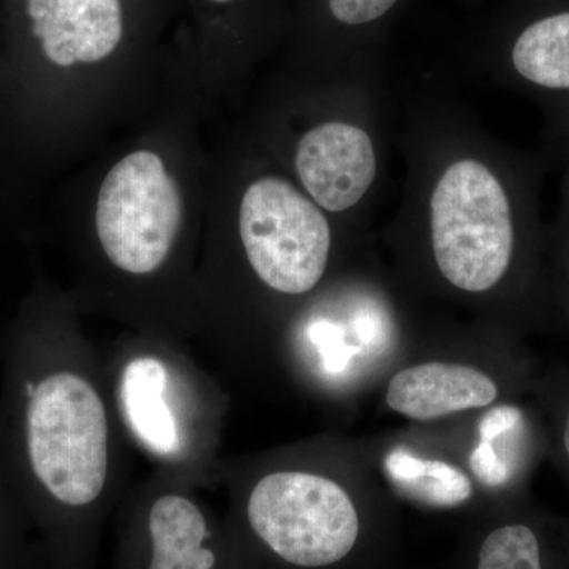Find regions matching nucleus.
<instances>
[{
    "label": "nucleus",
    "mask_w": 569,
    "mask_h": 569,
    "mask_svg": "<svg viewBox=\"0 0 569 569\" xmlns=\"http://www.w3.org/2000/svg\"><path fill=\"white\" fill-rule=\"evenodd\" d=\"M137 485L132 498L148 537L146 569H217L211 520L194 489L156 470Z\"/></svg>",
    "instance_id": "7"
},
{
    "label": "nucleus",
    "mask_w": 569,
    "mask_h": 569,
    "mask_svg": "<svg viewBox=\"0 0 569 569\" xmlns=\"http://www.w3.org/2000/svg\"><path fill=\"white\" fill-rule=\"evenodd\" d=\"M36 299L0 351V471L20 505L88 518L127 485V448L103 356Z\"/></svg>",
    "instance_id": "1"
},
{
    "label": "nucleus",
    "mask_w": 569,
    "mask_h": 569,
    "mask_svg": "<svg viewBox=\"0 0 569 569\" xmlns=\"http://www.w3.org/2000/svg\"><path fill=\"white\" fill-rule=\"evenodd\" d=\"M559 287L565 306L569 310V228L565 230L559 258Z\"/></svg>",
    "instance_id": "17"
},
{
    "label": "nucleus",
    "mask_w": 569,
    "mask_h": 569,
    "mask_svg": "<svg viewBox=\"0 0 569 569\" xmlns=\"http://www.w3.org/2000/svg\"><path fill=\"white\" fill-rule=\"evenodd\" d=\"M508 66L527 88L569 100V2L519 26L509 41Z\"/></svg>",
    "instance_id": "11"
},
{
    "label": "nucleus",
    "mask_w": 569,
    "mask_h": 569,
    "mask_svg": "<svg viewBox=\"0 0 569 569\" xmlns=\"http://www.w3.org/2000/svg\"><path fill=\"white\" fill-rule=\"evenodd\" d=\"M553 560L546 530L516 520L490 531L479 550L478 569H569V553L560 567Z\"/></svg>",
    "instance_id": "14"
},
{
    "label": "nucleus",
    "mask_w": 569,
    "mask_h": 569,
    "mask_svg": "<svg viewBox=\"0 0 569 569\" xmlns=\"http://www.w3.org/2000/svg\"><path fill=\"white\" fill-rule=\"evenodd\" d=\"M385 470L400 492L430 507H458L473 493L466 471L445 460L419 458L407 448L392 449Z\"/></svg>",
    "instance_id": "13"
},
{
    "label": "nucleus",
    "mask_w": 569,
    "mask_h": 569,
    "mask_svg": "<svg viewBox=\"0 0 569 569\" xmlns=\"http://www.w3.org/2000/svg\"><path fill=\"white\" fill-rule=\"evenodd\" d=\"M29 36L59 69L96 63L118 50L126 31L122 0H20Z\"/></svg>",
    "instance_id": "9"
},
{
    "label": "nucleus",
    "mask_w": 569,
    "mask_h": 569,
    "mask_svg": "<svg viewBox=\"0 0 569 569\" xmlns=\"http://www.w3.org/2000/svg\"><path fill=\"white\" fill-rule=\"evenodd\" d=\"M296 173L310 200L323 211L355 208L378 174L372 138L348 122H325L302 134L295 157Z\"/></svg>",
    "instance_id": "8"
},
{
    "label": "nucleus",
    "mask_w": 569,
    "mask_h": 569,
    "mask_svg": "<svg viewBox=\"0 0 569 569\" xmlns=\"http://www.w3.org/2000/svg\"><path fill=\"white\" fill-rule=\"evenodd\" d=\"M565 222H567V228H569V189L567 197V212H565Z\"/></svg>",
    "instance_id": "19"
},
{
    "label": "nucleus",
    "mask_w": 569,
    "mask_h": 569,
    "mask_svg": "<svg viewBox=\"0 0 569 569\" xmlns=\"http://www.w3.org/2000/svg\"><path fill=\"white\" fill-rule=\"evenodd\" d=\"M14 505H20V501L11 492L9 482L6 481L2 471H0V516H2V512L10 511Z\"/></svg>",
    "instance_id": "18"
},
{
    "label": "nucleus",
    "mask_w": 569,
    "mask_h": 569,
    "mask_svg": "<svg viewBox=\"0 0 569 569\" xmlns=\"http://www.w3.org/2000/svg\"><path fill=\"white\" fill-rule=\"evenodd\" d=\"M496 378L477 367L430 361L399 370L389 380L387 403L396 413L415 421H433L459 411L496 403Z\"/></svg>",
    "instance_id": "10"
},
{
    "label": "nucleus",
    "mask_w": 569,
    "mask_h": 569,
    "mask_svg": "<svg viewBox=\"0 0 569 569\" xmlns=\"http://www.w3.org/2000/svg\"><path fill=\"white\" fill-rule=\"evenodd\" d=\"M538 429L518 403H501L479 425V441L470 456L471 471L488 488L519 485L537 460Z\"/></svg>",
    "instance_id": "12"
},
{
    "label": "nucleus",
    "mask_w": 569,
    "mask_h": 569,
    "mask_svg": "<svg viewBox=\"0 0 569 569\" xmlns=\"http://www.w3.org/2000/svg\"><path fill=\"white\" fill-rule=\"evenodd\" d=\"M181 222L178 183L157 153H130L104 178L96 228L104 258L116 271L137 279L162 271Z\"/></svg>",
    "instance_id": "5"
},
{
    "label": "nucleus",
    "mask_w": 569,
    "mask_h": 569,
    "mask_svg": "<svg viewBox=\"0 0 569 569\" xmlns=\"http://www.w3.org/2000/svg\"><path fill=\"white\" fill-rule=\"evenodd\" d=\"M246 260L268 290L305 296L316 290L331 257V227L310 198L284 179H258L239 211Z\"/></svg>",
    "instance_id": "6"
},
{
    "label": "nucleus",
    "mask_w": 569,
    "mask_h": 569,
    "mask_svg": "<svg viewBox=\"0 0 569 569\" xmlns=\"http://www.w3.org/2000/svg\"><path fill=\"white\" fill-rule=\"evenodd\" d=\"M400 0H326L332 20L347 28H361L380 21Z\"/></svg>",
    "instance_id": "15"
},
{
    "label": "nucleus",
    "mask_w": 569,
    "mask_h": 569,
    "mask_svg": "<svg viewBox=\"0 0 569 569\" xmlns=\"http://www.w3.org/2000/svg\"><path fill=\"white\" fill-rule=\"evenodd\" d=\"M526 197L477 159L445 168L430 197V241L440 274L467 293L507 282L529 260Z\"/></svg>",
    "instance_id": "3"
},
{
    "label": "nucleus",
    "mask_w": 569,
    "mask_h": 569,
    "mask_svg": "<svg viewBox=\"0 0 569 569\" xmlns=\"http://www.w3.org/2000/svg\"><path fill=\"white\" fill-rule=\"evenodd\" d=\"M246 482L244 516L254 537L296 568H326L346 559L359 537V516L336 479L310 468H269Z\"/></svg>",
    "instance_id": "4"
},
{
    "label": "nucleus",
    "mask_w": 569,
    "mask_h": 569,
    "mask_svg": "<svg viewBox=\"0 0 569 569\" xmlns=\"http://www.w3.org/2000/svg\"><path fill=\"white\" fill-rule=\"evenodd\" d=\"M550 406L556 418V440L559 445L561 459L569 471V381L553 385L549 389Z\"/></svg>",
    "instance_id": "16"
},
{
    "label": "nucleus",
    "mask_w": 569,
    "mask_h": 569,
    "mask_svg": "<svg viewBox=\"0 0 569 569\" xmlns=\"http://www.w3.org/2000/svg\"><path fill=\"white\" fill-rule=\"evenodd\" d=\"M102 356L129 447L190 488L219 485L228 403L216 378L163 335L134 337Z\"/></svg>",
    "instance_id": "2"
}]
</instances>
